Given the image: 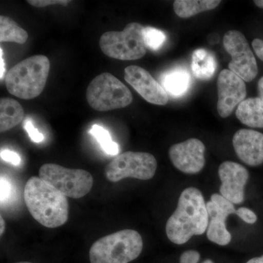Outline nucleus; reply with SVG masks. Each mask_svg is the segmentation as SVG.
<instances>
[{
    "mask_svg": "<svg viewBox=\"0 0 263 263\" xmlns=\"http://www.w3.org/2000/svg\"><path fill=\"white\" fill-rule=\"evenodd\" d=\"M235 115L248 127L263 128V103L259 98L243 100L238 105Z\"/></svg>",
    "mask_w": 263,
    "mask_h": 263,
    "instance_id": "15",
    "label": "nucleus"
},
{
    "mask_svg": "<svg viewBox=\"0 0 263 263\" xmlns=\"http://www.w3.org/2000/svg\"><path fill=\"white\" fill-rule=\"evenodd\" d=\"M50 71V61L35 55L18 62L7 72L5 83L10 95L24 100L37 98L43 92Z\"/></svg>",
    "mask_w": 263,
    "mask_h": 263,
    "instance_id": "3",
    "label": "nucleus"
},
{
    "mask_svg": "<svg viewBox=\"0 0 263 263\" xmlns=\"http://www.w3.org/2000/svg\"><path fill=\"white\" fill-rule=\"evenodd\" d=\"M24 129L28 133L29 138L32 140L34 143H39L43 141L44 140V136L42 133H40L39 131L36 129L33 125L32 121L30 119H27L25 123H24Z\"/></svg>",
    "mask_w": 263,
    "mask_h": 263,
    "instance_id": "26",
    "label": "nucleus"
},
{
    "mask_svg": "<svg viewBox=\"0 0 263 263\" xmlns=\"http://www.w3.org/2000/svg\"><path fill=\"white\" fill-rule=\"evenodd\" d=\"M12 193V186L9 180L1 176V204L8 202L9 200Z\"/></svg>",
    "mask_w": 263,
    "mask_h": 263,
    "instance_id": "30",
    "label": "nucleus"
},
{
    "mask_svg": "<svg viewBox=\"0 0 263 263\" xmlns=\"http://www.w3.org/2000/svg\"><path fill=\"white\" fill-rule=\"evenodd\" d=\"M39 178L70 198L84 197L91 191L93 186L92 176L88 171L67 168L56 164L41 166Z\"/></svg>",
    "mask_w": 263,
    "mask_h": 263,
    "instance_id": "7",
    "label": "nucleus"
},
{
    "mask_svg": "<svg viewBox=\"0 0 263 263\" xmlns=\"http://www.w3.org/2000/svg\"><path fill=\"white\" fill-rule=\"evenodd\" d=\"M252 47L254 52H255L256 55L258 57L259 60L263 61V41L258 38H256L253 41H252Z\"/></svg>",
    "mask_w": 263,
    "mask_h": 263,
    "instance_id": "32",
    "label": "nucleus"
},
{
    "mask_svg": "<svg viewBox=\"0 0 263 263\" xmlns=\"http://www.w3.org/2000/svg\"><path fill=\"white\" fill-rule=\"evenodd\" d=\"M192 71L200 80L212 79L216 70V60L212 52L205 49L195 50L192 57Z\"/></svg>",
    "mask_w": 263,
    "mask_h": 263,
    "instance_id": "18",
    "label": "nucleus"
},
{
    "mask_svg": "<svg viewBox=\"0 0 263 263\" xmlns=\"http://www.w3.org/2000/svg\"><path fill=\"white\" fill-rule=\"evenodd\" d=\"M208 238L213 243L219 246L229 245L232 235L227 230L226 221L211 219L206 230Z\"/></svg>",
    "mask_w": 263,
    "mask_h": 263,
    "instance_id": "21",
    "label": "nucleus"
},
{
    "mask_svg": "<svg viewBox=\"0 0 263 263\" xmlns=\"http://www.w3.org/2000/svg\"><path fill=\"white\" fill-rule=\"evenodd\" d=\"M145 27L133 22L121 32H106L100 39V47L106 56L122 61L141 59L146 53L143 37Z\"/></svg>",
    "mask_w": 263,
    "mask_h": 263,
    "instance_id": "5",
    "label": "nucleus"
},
{
    "mask_svg": "<svg viewBox=\"0 0 263 263\" xmlns=\"http://www.w3.org/2000/svg\"><path fill=\"white\" fill-rule=\"evenodd\" d=\"M191 76L186 69L177 67L167 71L161 77L162 87L172 96H182L191 84Z\"/></svg>",
    "mask_w": 263,
    "mask_h": 263,
    "instance_id": "16",
    "label": "nucleus"
},
{
    "mask_svg": "<svg viewBox=\"0 0 263 263\" xmlns=\"http://www.w3.org/2000/svg\"><path fill=\"white\" fill-rule=\"evenodd\" d=\"M202 263H214L212 260H211V259H206V260L204 261Z\"/></svg>",
    "mask_w": 263,
    "mask_h": 263,
    "instance_id": "38",
    "label": "nucleus"
},
{
    "mask_svg": "<svg viewBox=\"0 0 263 263\" xmlns=\"http://www.w3.org/2000/svg\"><path fill=\"white\" fill-rule=\"evenodd\" d=\"M24 110L16 100L9 98L0 100V132L5 133L23 121Z\"/></svg>",
    "mask_w": 263,
    "mask_h": 263,
    "instance_id": "17",
    "label": "nucleus"
},
{
    "mask_svg": "<svg viewBox=\"0 0 263 263\" xmlns=\"http://www.w3.org/2000/svg\"><path fill=\"white\" fill-rule=\"evenodd\" d=\"M157 162L152 154L126 152L118 155L105 167V175L111 182L126 178L149 180L157 171Z\"/></svg>",
    "mask_w": 263,
    "mask_h": 263,
    "instance_id": "8",
    "label": "nucleus"
},
{
    "mask_svg": "<svg viewBox=\"0 0 263 263\" xmlns=\"http://www.w3.org/2000/svg\"><path fill=\"white\" fill-rule=\"evenodd\" d=\"M221 186L220 194L234 204H240L245 200V189L248 181V171L241 164L227 161L219 167Z\"/></svg>",
    "mask_w": 263,
    "mask_h": 263,
    "instance_id": "13",
    "label": "nucleus"
},
{
    "mask_svg": "<svg viewBox=\"0 0 263 263\" xmlns=\"http://www.w3.org/2000/svg\"><path fill=\"white\" fill-rule=\"evenodd\" d=\"M70 1L67 0H28L27 3L36 8H44L48 5H60L67 6Z\"/></svg>",
    "mask_w": 263,
    "mask_h": 263,
    "instance_id": "29",
    "label": "nucleus"
},
{
    "mask_svg": "<svg viewBox=\"0 0 263 263\" xmlns=\"http://www.w3.org/2000/svg\"><path fill=\"white\" fill-rule=\"evenodd\" d=\"M200 254L195 250L183 252L180 257V263H197L200 260Z\"/></svg>",
    "mask_w": 263,
    "mask_h": 263,
    "instance_id": "31",
    "label": "nucleus"
},
{
    "mask_svg": "<svg viewBox=\"0 0 263 263\" xmlns=\"http://www.w3.org/2000/svg\"><path fill=\"white\" fill-rule=\"evenodd\" d=\"M206 202L200 190L185 189L176 211L166 223V235L172 243L181 245L194 235L203 234L209 226Z\"/></svg>",
    "mask_w": 263,
    "mask_h": 263,
    "instance_id": "1",
    "label": "nucleus"
},
{
    "mask_svg": "<svg viewBox=\"0 0 263 263\" xmlns=\"http://www.w3.org/2000/svg\"><path fill=\"white\" fill-rule=\"evenodd\" d=\"M1 159L7 162H10V164L15 166H19L22 162L20 156L16 152L13 151L5 149L1 151Z\"/></svg>",
    "mask_w": 263,
    "mask_h": 263,
    "instance_id": "28",
    "label": "nucleus"
},
{
    "mask_svg": "<svg viewBox=\"0 0 263 263\" xmlns=\"http://www.w3.org/2000/svg\"><path fill=\"white\" fill-rule=\"evenodd\" d=\"M254 3L257 7L263 9V0H256V1H254Z\"/></svg>",
    "mask_w": 263,
    "mask_h": 263,
    "instance_id": "37",
    "label": "nucleus"
},
{
    "mask_svg": "<svg viewBox=\"0 0 263 263\" xmlns=\"http://www.w3.org/2000/svg\"><path fill=\"white\" fill-rule=\"evenodd\" d=\"M235 153L242 162L249 166L263 163V134L252 129L237 131L233 138Z\"/></svg>",
    "mask_w": 263,
    "mask_h": 263,
    "instance_id": "14",
    "label": "nucleus"
},
{
    "mask_svg": "<svg viewBox=\"0 0 263 263\" xmlns=\"http://www.w3.org/2000/svg\"><path fill=\"white\" fill-rule=\"evenodd\" d=\"M28 39L27 31L16 22L5 15L0 16V42H13L24 44Z\"/></svg>",
    "mask_w": 263,
    "mask_h": 263,
    "instance_id": "20",
    "label": "nucleus"
},
{
    "mask_svg": "<svg viewBox=\"0 0 263 263\" xmlns=\"http://www.w3.org/2000/svg\"><path fill=\"white\" fill-rule=\"evenodd\" d=\"M0 53H1V56H0V64H1V72H0V79H3V76H4L5 74V62L4 60H3V49L2 48H0Z\"/></svg>",
    "mask_w": 263,
    "mask_h": 263,
    "instance_id": "33",
    "label": "nucleus"
},
{
    "mask_svg": "<svg viewBox=\"0 0 263 263\" xmlns=\"http://www.w3.org/2000/svg\"><path fill=\"white\" fill-rule=\"evenodd\" d=\"M211 201L214 202L216 204L223 212H226L228 216L230 214H235L236 210H235L234 205L232 202L229 200L223 197L221 194L214 193L213 194L211 197Z\"/></svg>",
    "mask_w": 263,
    "mask_h": 263,
    "instance_id": "24",
    "label": "nucleus"
},
{
    "mask_svg": "<svg viewBox=\"0 0 263 263\" xmlns=\"http://www.w3.org/2000/svg\"><path fill=\"white\" fill-rule=\"evenodd\" d=\"M206 209L208 214L210 216L211 219H221V220L226 221L228 214L223 212L214 202L212 201L206 202Z\"/></svg>",
    "mask_w": 263,
    "mask_h": 263,
    "instance_id": "25",
    "label": "nucleus"
},
{
    "mask_svg": "<svg viewBox=\"0 0 263 263\" xmlns=\"http://www.w3.org/2000/svg\"><path fill=\"white\" fill-rule=\"evenodd\" d=\"M0 222H1V230H0V234L3 235L4 233L5 230V222L4 219H3V216H1L0 217Z\"/></svg>",
    "mask_w": 263,
    "mask_h": 263,
    "instance_id": "36",
    "label": "nucleus"
},
{
    "mask_svg": "<svg viewBox=\"0 0 263 263\" xmlns=\"http://www.w3.org/2000/svg\"><path fill=\"white\" fill-rule=\"evenodd\" d=\"M246 263H263V255L261 257H254V258L249 259L248 262Z\"/></svg>",
    "mask_w": 263,
    "mask_h": 263,
    "instance_id": "35",
    "label": "nucleus"
},
{
    "mask_svg": "<svg viewBox=\"0 0 263 263\" xmlns=\"http://www.w3.org/2000/svg\"><path fill=\"white\" fill-rule=\"evenodd\" d=\"M15 263H33V262H15Z\"/></svg>",
    "mask_w": 263,
    "mask_h": 263,
    "instance_id": "39",
    "label": "nucleus"
},
{
    "mask_svg": "<svg viewBox=\"0 0 263 263\" xmlns=\"http://www.w3.org/2000/svg\"><path fill=\"white\" fill-rule=\"evenodd\" d=\"M90 134L95 137L105 153L110 156H118L119 145L112 141L110 133L105 128L95 124L90 129Z\"/></svg>",
    "mask_w": 263,
    "mask_h": 263,
    "instance_id": "22",
    "label": "nucleus"
},
{
    "mask_svg": "<svg viewBox=\"0 0 263 263\" xmlns=\"http://www.w3.org/2000/svg\"><path fill=\"white\" fill-rule=\"evenodd\" d=\"M205 147L197 138H190L182 143L173 145L169 149V157L173 164L181 172L195 174L205 165Z\"/></svg>",
    "mask_w": 263,
    "mask_h": 263,
    "instance_id": "11",
    "label": "nucleus"
},
{
    "mask_svg": "<svg viewBox=\"0 0 263 263\" xmlns=\"http://www.w3.org/2000/svg\"><path fill=\"white\" fill-rule=\"evenodd\" d=\"M143 37L146 47L152 51L160 49L166 41V35L163 32L152 27H145Z\"/></svg>",
    "mask_w": 263,
    "mask_h": 263,
    "instance_id": "23",
    "label": "nucleus"
},
{
    "mask_svg": "<svg viewBox=\"0 0 263 263\" xmlns=\"http://www.w3.org/2000/svg\"><path fill=\"white\" fill-rule=\"evenodd\" d=\"M124 79L148 103L165 105L168 102L167 91L143 67L128 66L124 69Z\"/></svg>",
    "mask_w": 263,
    "mask_h": 263,
    "instance_id": "12",
    "label": "nucleus"
},
{
    "mask_svg": "<svg viewBox=\"0 0 263 263\" xmlns=\"http://www.w3.org/2000/svg\"><path fill=\"white\" fill-rule=\"evenodd\" d=\"M220 3L219 0H176L174 9L180 18H187L202 12L214 10Z\"/></svg>",
    "mask_w": 263,
    "mask_h": 263,
    "instance_id": "19",
    "label": "nucleus"
},
{
    "mask_svg": "<svg viewBox=\"0 0 263 263\" xmlns=\"http://www.w3.org/2000/svg\"><path fill=\"white\" fill-rule=\"evenodd\" d=\"M217 111L222 118L230 117L237 105L247 97L243 79L230 70H223L217 80Z\"/></svg>",
    "mask_w": 263,
    "mask_h": 263,
    "instance_id": "10",
    "label": "nucleus"
},
{
    "mask_svg": "<svg viewBox=\"0 0 263 263\" xmlns=\"http://www.w3.org/2000/svg\"><path fill=\"white\" fill-rule=\"evenodd\" d=\"M86 97L90 106L98 111L125 108L133 101L130 90L108 72L100 74L91 81Z\"/></svg>",
    "mask_w": 263,
    "mask_h": 263,
    "instance_id": "6",
    "label": "nucleus"
},
{
    "mask_svg": "<svg viewBox=\"0 0 263 263\" xmlns=\"http://www.w3.org/2000/svg\"><path fill=\"white\" fill-rule=\"evenodd\" d=\"M24 200L32 217L46 228H58L68 219L67 197L41 178L34 176L27 181Z\"/></svg>",
    "mask_w": 263,
    "mask_h": 263,
    "instance_id": "2",
    "label": "nucleus"
},
{
    "mask_svg": "<svg viewBox=\"0 0 263 263\" xmlns=\"http://www.w3.org/2000/svg\"><path fill=\"white\" fill-rule=\"evenodd\" d=\"M257 89H258L259 98L263 103V77L261 78L258 81Z\"/></svg>",
    "mask_w": 263,
    "mask_h": 263,
    "instance_id": "34",
    "label": "nucleus"
},
{
    "mask_svg": "<svg viewBox=\"0 0 263 263\" xmlns=\"http://www.w3.org/2000/svg\"><path fill=\"white\" fill-rule=\"evenodd\" d=\"M143 248L141 235L133 230L116 232L97 240L89 250L91 263H129Z\"/></svg>",
    "mask_w": 263,
    "mask_h": 263,
    "instance_id": "4",
    "label": "nucleus"
},
{
    "mask_svg": "<svg viewBox=\"0 0 263 263\" xmlns=\"http://www.w3.org/2000/svg\"><path fill=\"white\" fill-rule=\"evenodd\" d=\"M235 214L239 216L242 220L248 223V224H254L257 220V216L256 215L255 213L252 212L248 208H240V209H238V211H236Z\"/></svg>",
    "mask_w": 263,
    "mask_h": 263,
    "instance_id": "27",
    "label": "nucleus"
},
{
    "mask_svg": "<svg viewBox=\"0 0 263 263\" xmlns=\"http://www.w3.org/2000/svg\"><path fill=\"white\" fill-rule=\"evenodd\" d=\"M224 49L231 57L228 67L246 82H251L258 73L257 61L248 41L239 31L230 30L223 38Z\"/></svg>",
    "mask_w": 263,
    "mask_h": 263,
    "instance_id": "9",
    "label": "nucleus"
}]
</instances>
